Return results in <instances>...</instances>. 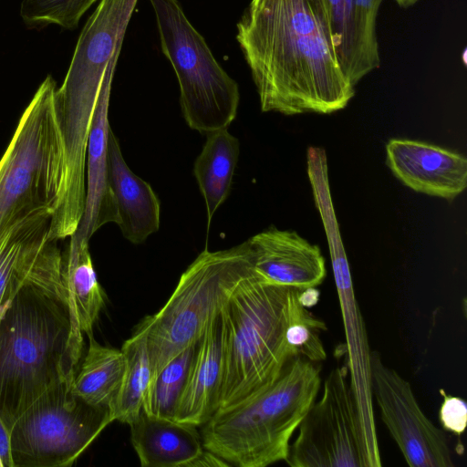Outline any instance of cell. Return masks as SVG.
Listing matches in <instances>:
<instances>
[{
  "instance_id": "83f0119b",
  "label": "cell",
  "mask_w": 467,
  "mask_h": 467,
  "mask_svg": "<svg viewBox=\"0 0 467 467\" xmlns=\"http://www.w3.org/2000/svg\"><path fill=\"white\" fill-rule=\"evenodd\" d=\"M0 461L3 467H13L10 431L0 418Z\"/></svg>"
},
{
  "instance_id": "3957f363",
  "label": "cell",
  "mask_w": 467,
  "mask_h": 467,
  "mask_svg": "<svg viewBox=\"0 0 467 467\" xmlns=\"http://www.w3.org/2000/svg\"><path fill=\"white\" fill-rule=\"evenodd\" d=\"M320 369L317 362L290 359L273 382L217 410L201 426L203 448L239 467L285 461L290 440L319 392Z\"/></svg>"
},
{
  "instance_id": "e0dca14e",
  "label": "cell",
  "mask_w": 467,
  "mask_h": 467,
  "mask_svg": "<svg viewBox=\"0 0 467 467\" xmlns=\"http://www.w3.org/2000/svg\"><path fill=\"white\" fill-rule=\"evenodd\" d=\"M225 328L223 311L195 344L175 420L201 427L219 409L224 371Z\"/></svg>"
},
{
  "instance_id": "4dcf8cb0",
  "label": "cell",
  "mask_w": 467,
  "mask_h": 467,
  "mask_svg": "<svg viewBox=\"0 0 467 467\" xmlns=\"http://www.w3.org/2000/svg\"><path fill=\"white\" fill-rule=\"evenodd\" d=\"M0 467H3V466H2V463H1V461H0Z\"/></svg>"
},
{
  "instance_id": "5bb4252c",
  "label": "cell",
  "mask_w": 467,
  "mask_h": 467,
  "mask_svg": "<svg viewBox=\"0 0 467 467\" xmlns=\"http://www.w3.org/2000/svg\"><path fill=\"white\" fill-rule=\"evenodd\" d=\"M119 57L109 63L102 82L87 147V184L82 217L69 237L89 242L92 235L108 223H119V212L110 185L108 142L110 131L109 106L111 84Z\"/></svg>"
},
{
  "instance_id": "4fadbf2b",
  "label": "cell",
  "mask_w": 467,
  "mask_h": 467,
  "mask_svg": "<svg viewBox=\"0 0 467 467\" xmlns=\"http://www.w3.org/2000/svg\"><path fill=\"white\" fill-rule=\"evenodd\" d=\"M386 163L411 190L453 200L467 186V160L457 152L422 141L392 139L386 145Z\"/></svg>"
},
{
  "instance_id": "6da1fadb",
  "label": "cell",
  "mask_w": 467,
  "mask_h": 467,
  "mask_svg": "<svg viewBox=\"0 0 467 467\" xmlns=\"http://www.w3.org/2000/svg\"><path fill=\"white\" fill-rule=\"evenodd\" d=\"M236 27L262 111L330 114L354 97L323 0H251Z\"/></svg>"
},
{
  "instance_id": "8992f818",
  "label": "cell",
  "mask_w": 467,
  "mask_h": 467,
  "mask_svg": "<svg viewBox=\"0 0 467 467\" xmlns=\"http://www.w3.org/2000/svg\"><path fill=\"white\" fill-rule=\"evenodd\" d=\"M252 269L246 241L225 250L204 249L195 258L166 304L139 323L146 332L150 381L171 358L201 338Z\"/></svg>"
},
{
  "instance_id": "f1b7e54d",
  "label": "cell",
  "mask_w": 467,
  "mask_h": 467,
  "mask_svg": "<svg viewBox=\"0 0 467 467\" xmlns=\"http://www.w3.org/2000/svg\"><path fill=\"white\" fill-rule=\"evenodd\" d=\"M189 466H229V464L203 448L202 453Z\"/></svg>"
},
{
  "instance_id": "f546056e",
  "label": "cell",
  "mask_w": 467,
  "mask_h": 467,
  "mask_svg": "<svg viewBox=\"0 0 467 467\" xmlns=\"http://www.w3.org/2000/svg\"><path fill=\"white\" fill-rule=\"evenodd\" d=\"M400 6L403 8L410 7L415 5L420 0H394Z\"/></svg>"
},
{
  "instance_id": "7402d4cb",
  "label": "cell",
  "mask_w": 467,
  "mask_h": 467,
  "mask_svg": "<svg viewBox=\"0 0 467 467\" xmlns=\"http://www.w3.org/2000/svg\"><path fill=\"white\" fill-rule=\"evenodd\" d=\"M88 347L72 380V391L90 405L110 408L125 368L121 349L100 345L90 335Z\"/></svg>"
},
{
  "instance_id": "9c48e42d",
  "label": "cell",
  "mask_w": 467,
  "mask_h": 467,
  "mask_svg": "<svg viewBox=\"0 0 467 467\" xmlns=\"http://www.w3.org/2000/svg\"><path fill=\"white\" fill-rule=\"evenodd\" d=\"M297 430L285 459L292 467L372 465L365 423L347 366L329 372L321 398L312 403Z\"/></svg>"
},
{
  "instance_id": "603a6c76",
  "label": "cell",
  "mask_w": 467,
  "mask_h": 467,
  "mask_svg": "<svg viewBox=\"0 0 467 467\" xmlns=\"http://www.w3.org/2000/svg\"><path fill=\"white\" fill-rule=\"evenodd\" d=\"M125 368L110 408L113 420L131 423L141 412L144 397L151 379V368L146 332L139 324L121 348Z\"/></svg>"
},
{
  "instance_id": "484cf974",
  "label": "cell",
  "mask_w": 467,
  "mask_h": 467,
  "mask_svg": "<svg viewBox=\"0 0 467 467\" xmlns=\"http://www.w3.org/2000/svg\"><path fill=\"white\" fill-rule=\"evenodd\" d=\"M97 0H23L20 15L26 24L51 23L75 29Z\"/></svg>"
},
{
  "instance_id": "9a60e30c",
  "label": "cell",
  "mask_w": 467,
  "mask_h": 467,
  "mask_svg": "<svg viewBox=\"0 0 467 467\" xmlns=\"http://www.w3.org/2000/svg\"><path fill=\"white\" fill-rule=\"evenodd\" d=\"M246 244L254 271L268 283L306 289L321 285L326 277L319 247L295 231L271 227Z\"/></svg>"
},
{
  "instance_id": "8fae6325",
  "label": "cell",
  "mask_w": 467,
  "mask_h": 467,
  "mask_svg": "<svg viewBox=\"0 0 467 467\" xmlns=\"http://www.w3.org/2000/svg\"><path fill=\"white\" fill-rule=\"evenodd\" d=\"M370 388L381 419L410 467H451L452 453L445 432L421 410L410 383L382 361L368 357Z\"/></svg>"
},
{
  "instance_id": "d6986e66",
  "label": "cell",
  "mask_w": 467,
  "mask_h": 467,
  "mask_svg": "<svg viewBox=\"0 0 467 467\" xmlns=\"http://www.w3.org/2000/svg\"><path fill=\"white\" fill-rule=\"evenodd\" d=\"M129 425L132 446L143 467L189 466L203 451L194 426L142 410Z\"/></svg>"
},
{
  "instance_id": "cb8c5ba5",
  "label": "cell",
  "mask_w": 467,
  "mask_h": 467,
  "mask_svg": "<svg viewBox=\"0 0 467 467\" xmlns=\"http://www.w3.org/2000/svg\"><path fill=\"white\" fill-rule=\"evenodd\" d=\"M195 344L184 348L171 358L150 381L143 400L144 413L175 420Z\"/></svg>"
},
{
  "instance_id": "44dd1931",
  "label": "cell",
  "mask_w": 467,
  "mask_h": 467,
  "mask_svg": "<svg viewBox=\"0 0 467 467\" xmlns=\"http://www.w3.org/2000/svg\"><path fill=\"white\" fill-rule=\"evenodd\" d=\"M203 148L193 166V175L204 199L208 229L212 219L229 195L240 144L228 128L206 133Z\"/></svg>"
},
{
  "instance_id": "52a82bcc",
  "label": "cell",
  "mask_w": 467,
  "mask_h": 467,
  "mask_svg": "<svg viewBox=\"0 0 467 467\" xmlns=\"http://www.w3.org/2000/svg\"><path fill=\"white\" fill-rule=\"evenodd\" d=\"M150 2L162 52L178 79L180 105L186 123L205 134L228 128L237 114L238 84L218 64L176 0Z\"/></svg>"
},
{
  "instance_id": "277c9868",
  "label": "cell",
  "mask_w": 467,
  "mask_h": 467,
  "mask_svg": "<svg viewBox=\"0 0 467 467\" xmlns=\"http://www.w3.org/2000/svg\"><path fill=\"white\" fill-rule=\"evenodd\" d=\"M300 290L268 283L254 269L239 283L223 309L224 371L219 409L270 384L296 358L286 329Z\"/></svg>"
},
{
  "instance_id": "ac0fdd59",
  "label": "cell",
  "mask_w": 467,
  "mask_h": 467,
  "mask_svg": "<svg viewBox=\"0 0 467 467\" xmlns=\"http://www.w3.org/2000/svg\"><path fill=\"white\" fill-rule=\"evenodd\" d=\"M108 151L110 185L119 218L118 225L125 239L134 244H141L160 228V201L151 186L129 168L111 130Z\"/></svg>"
},
{
  "instance_id": "4316f807",
  "label": "cell",
  "mask_w": 467,
  "mask_h": 467,
  "mask_svg": "<svg viewBox=\"0 0 467 467\" xmlns=\"http://www.w3.org/2000/svg\"><path fill=\"white\" fill-rule=\"evenodd\" d=\"M442 403L439 411V418L444 430L456 435L464 432L467 426L466 401L456 396H451L441 389Z\"/></svg>"
},
{
  "instance_id": "30bf717a",
  "label": "cell",
  "mask_w": 467,
  "mask_h": 467,
  "mask_svg": "<svg viewBox=\"0 0 467 467\" xmlns=\"http://www.w3.org/2000/svg\"><path fill=\"white\" fill-rule=\"evenodd\" d=\"M138 0H100L78 37L63 84L56 91L61 119L72 126L89 124L110 61L119 56Z\"/></svg>"
},
{
  "instance_id": "d4e9b609",
  "label": "cell",
  "mask_w": 467,
  "mask_h": 467,
  "mask_svg": "<svg viewBox=\"0 0 467 467\" xmlns=\"http://www.w3.org/2000/svg\"><path fill=\"white\" fill-rule=\"evenodd\" d=\"M300 292L293 306L286 329V342L295 357L320 363L327 358L321 333L327 328L324 321L304 306Z\"/></svg>"
},
{
  "instance_id": "7a4b0ae2",
  "label": "cell",
  "mask_w": 467,
  "mask_h": 467,
  "mask_svg": "<svg viewBox=\"0 0 467 467\" xmlns=\"http://www.w3.org/2000/svg\"><path fill=\"white\" fill-rule=\"evenodd\" d=\"M82 355L72 339L62 271L27 282L0 319V418L9 431L42 393L75 376Z\"/></svg>"
},
{
  "instance_id": "ba28073f",
  "label": "cell",
  "mask_w": 467,
  "mask_h": 467,
  "mask_svg": "<svg viewBox=\"0 0 467 467\" xmlns=\"http://www.w3.org/2000/svg\"><path fill=\"white\" fill-rule=\"evenodd\" d=\"M73 378L47 389L15 420L13 467L71 466L114 421L109 409L90 405L72 391Z\"/></svg>"
},
{
  "instance_id": "ffe728a7",
  "label": "cell",
  "mask_w": 467,
  "mask_h": 467,
  "mask_svg": "<svg viewBox=\"0 0 467 467\" xmlns=\"http://www.w3.org/2000/svg\"><path fill=\"white\" fill-rule=\"evenodd\" d=\"M62 281L73 343L83 354V334L93 335V327L105 305V293L97 278L88 243L70 239L62 253Z\"/></svg>"
},
{
  "instance_id": "7c38bea8",
  "label": "cell",
  "mask_w": 467,
  "mask_h": 467,
  "mask_svg": "<svg viewBox=\"0 0 467 467\" xmlns=\"http://www.w3.org/2000/svg\"><path fill=\"white\" fill-rule=\"evenodd\" d=\"M51 217L35 214L0 241V319L27 282L61 273L63 252L49 235Z\"/></svg>"
},
{
  "instance_id": "5b68a950",
  "label": "cell",
  "mask_w": 467,
  "mask_h": 467,
  "mask_svg": "<svg viewBox=\"0 0 467 467\" xmlns=\"http://www.w3.org/2000/svg\"><path fill=\"white\" fill-rule=\"evenodd\" d=\"M56 91V82L47 75L0 160V241L35 214L53 215L62 196L66 150Z\"/></svg>"
},
{
  "instance_id": "2e32d148",
  "label": "cell",
  "mask_w": 467,
  "mask_h": 467,
  "mask_svg": "<svg viewBox=\"0 0 467 467\" xmlns=\"http://www.w3.org/2000/svg\"><path fill=\"white\" fill-rule=\"evenodd\" d=\"M383 0H323L337 63L356 85L380 66L376 31Z\"/></svg>"
}]
</instances>
